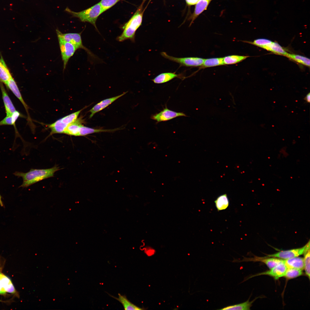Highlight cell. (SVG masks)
Segmentation results:
<instances>
[{"label": "cell", "instance_id": "1", "mask_svg": "<svg viewBox=\"0 0 310 310\" xmlns=\"http://www.w3.org/2000/svg\"><path fill=\"white\" fill-rule=\"evenodd\" d=\"M151 0L149 1L144 8V5L146 0H142L134 14L123 26V32L117 37V40L122 42L130 39L132 41H135L136 32L142 25L144 13Z\"/></svg>", "mask_w": 310, "mask_h": 310}, {"label": "cell", "instance_id": "2", "mask_svg": "<svg viewBox=\"0 0 310 310\" xmlns=\"http://www.w3.org/2000/svg\"><path fill=\"white\" fill-rule=\"evenodd\" d=\"M60 169L59 167L56 165L47 169L32 168L26 173L16 171L13 175L22 178L23 183L19 187L26 188L41 181L53 177L55 173Z\"/></svg>", "mask_w": 310, "mask_h": 310}, {"label": "cell", "instance_id": "3", "mask_svg": "<svg viewBox=\"0 0 310 310\" xmlns=\"http://www.w3.org/2000/svg\"><path fill=\"white\" fill-rule=\"evenodd\" d=\"M65 11L71 15L73 17L79 18L83 22H88L93 25L98 30L96 22L99 16L103 12L99 2L85 10L75 12L67 7Z\"/></svg>", "mask_w": 310, "mask_h": 310}, {"label": "cell", "instance_id": "4", "mask_svg": "<svg viewBox=\"0 0 310 310\" xmlns=\"http://www.w3.org/2000/svg\"><path fill=\"white\" fill-rule=\"evenodd\" d=\"M161 55L164 58L179 64L181 65L187 67L201 66L205 59L197 57L178 58L170 56L164 52Z\"/></svg>", "mask_w": 310, "mask_h": 310}, {"label": "cell", "instance_id": "5", "mask_svg": "<svg viewBox=\"0 0 310 310\" xmlns=\"http://www.w3.org/2000/svg\"><path fill=\"white\" fill-rule=\"evenodd\" d=\"M58 37L64 40L73 44L77 49H82L85 50L92 56V53L83 45L81 36V33H63L57 28L56 30Z\"/></svg>", "mask_w": 310, "mask_h": 310}, {"label": "cell", "instance_id": "6", "mask_svg": "<svg viewBox=\"0 0 310 310\" xmlns=\"http://www.w3.org/2000/svg\"><path fill=\"white\" fill-rule=\"evenodd\" d=\"M310 249L309 241L303 247L297 249L280 251L276 253L268 255L267 257H277L284 259H288L298 257L304 254Z\"/></svg>", "mask_w": 310, "mask_h": 310}, {"label": "cell", "instance_id": "7", "mask_svg": "<svg viewBox=\"0 0 310 310\" xmlns=\"http://www.w3.org/2000/svg\"><path fill=\"white\" fill-rule=\"evenodd\" d=\"M58 38L63 62V69L64 70L70 58L73 55L77 49L71 44L60 38L58 37Z\"/></svg>", "mask_w": 310, "mask_h": 310}, {"label": "cell", "instance_id": "8", "mask_svg": "<svg viewBox=\"0 0 310 310\" xmlns=\"http://www.w3.org/2000/svg\"><path fill=\"white\" fill-rule=\"evenodd\" d=\"M186 116L182 112H177L170 110L167 108H164L158 113L151 116V118L158 122L171 120L179 117Z\"/></svg>", "mask_w": 310, "mask_h": 310}, {"label": "cell", "instance_id": "9", "mask_svg": "<svg viewBox=\"0 0 310 310\" xmlns=\"http://www.w3.org/2000/svg\"><path fill=\"white\" fill-rule=\"evenodd\" d=\"M287 269L284 262L270 269V270L251 276L245 278L242 282L253 277L261 275H269L273 277L276 280L278 279L280 277L284 276Z\"/></svg>", "mask_w": 310, "mask_h": 310}, {"label": "cell", "instance_id": "10", "mask_svg": "<svg viewBox=\"0 0 310 310\" xmlns=\"http://www.w3.org/2000/svg\"><path fill=\"white\" fill-rule=\"evenodd\" d=\"M284 260L276 258V257L271 258L259 257H255L253 258H247L243 257V259L241 260H239L234 258L233 262H242L243 261H259L263 262L271 269L276 266L279 264L284 262Z\"/></svg>", "mask_w": 310, "mask_h": 310}, {"label": "cell", "instance_id": "11", "mask_svg": "<svg viewBox=\"0 0 310 310\" xmlns=\"http://www.w3.org/2000/svg\"><path fill=\"white\" fill-rule=\"evenodd\" d=\"M2 268L0 269V289L2 295L6 292L13 294L16 293V291L11 280L1 272Z\"/></svg>", "mask_w": 310, "mask_h": 310}, {"label": "cell", "instance_id": "12", "mask_svg": "<svg viewBox=\"0 0 310 310\" xmlns=\"http://www.w3.org/2000/svg\"><path fill=\"white\" fill-rule=\"evenodd\" d=\"M127 92L118 96L104 100L94 105L90 111V118H91L96 113L104 109L118 98L121 97Z\"/></svg>", "mask_w": 310, "mask_h": 310}, {"label": "cell", "instance_id": "13", "mask_svg": "<svg viewBox=\"0 0 310 310\" xmlns=\"http://www.w3.org/2000/svg\"><path fill=\"white\" fill-rule=\"evenodd\" d=\"M0 87L6 116H11L16 109L2 83L0 82Z\"/></svg>", "mask_w": 310, "mask_h": 310}, {"label": "cell", "instance_id": "14", "mask_svg": "<svg viewBox=\"0 0 310 310\" xmlns=\"http://www.w3.org/2000/svg\"><path fill=\"white\" fill-rule=\"evenodd\" d=\"M212 0H199L195 5L193 13L189 19L191 20L190 26L204 11L206 10Z\"/></svg>", "mask_w": 310, "mask_h": 310}, {"label": "cell", "instance_id": "15", "mask_svg": "<svg viewBox=\"0 0 310 310\" xmlns=\"http://www.w3.org/2000/svg\"><path fill=\"white\" fill-rule=\"evenodd\" d=\"M5 84L21 102L28 113V106L24 101L17 85L12 77Z\"/></svg>", "mask_w": 310, "mask_h": 310}, {"label": "cell", "instance_id": "16", "mask_svg": "<svg viewBox=\"0 0 310 310\" xmlns=\"http://www.w3.org/2000/svg\"><path fill=\"white\" fill-rule=\"evenodd\" d=\"M83 122V120L81 118H78L67 126L63 133L70 135L78 136L80 127L82 125Z\"/></svg>", "mask_w": 310, "mask_h": 310}, {"label": "cell", "instance_id": "17", "mask_svg": "<svg viewBox=\"0 0 310 310\" xmlns=\"http://www.w3.org/2000/svg\"><path fill=\"white\" fill-rule=\"evenodd\" d=\"M284 263L287 268H295L303 270L304 269L303 258L295 257L286 259Z\"/></svg>", "mask_w": 310, "mask_h": 310}, {"label": "cell", "instance_id": "18", "mask_svg": "<svg viewBox=\"0 0 310 310\" xmlns=\"http://www.w3.org/2000/svg\"><path fill=\"white\" fill-rule=\"evenodd\" d=\"M180 76L179 74L171 72H166L161 73L152 80L155 84H160L168 82L176 78H179Z\"/></svg>", "mask_w": 310, "mask_h": 310}, {"label": "cell", "instance_id": "19", "mask_svg": "<svg viewBox=\"0 0 310 310\" xmlns=\"http://www.w3.org/2000/svg\"><path fill=\"white\" fill-rule=\"evenodd\" d=\"M12 75L3 58L0 59V82L5 84Z\"/></svg>", "mask_w": 310, "mask_h": 310}, {"label": "cell", "instance_id": "20", "mask_svg": "<svg viewBox=\"0 0 310 310\" xmlns=\"http://www.w3.org/2000/svg\"><path fill=\"white\" fill-rule=\"evenodd\" d=\"M117 128L111 129H95L82 125L80 127L78 136H84L94 133L101 132H112L120 130Z\"/></svg>", "mask_w": 310, "mask_h": 310}, {"label": "cell", "instance_id": "21", "mask_svg": "<svg viewBox=\"0 0 310 310\" xmlns=\"http://www.w3.org/2000/svg\"><path fill=\"white\" fill-rule=\"evenodd\" d=\"M214 202L218 211L226 209L229 204V199L226 194L219 196L214 201Z\"/></svg>", "mask_w": 310, "mask_h": 310}, {"label": "cell", "instance_id": "22", "mask_svg": "<svg viewBox=\"0 0 310 310\" xmlns=\"http://www.w3.org/2000/svg\"><path fill=\"white\" fill-rule=\"evenodd\" d=\"M263 48L276 54L285 56L288 53L279 44L276 42H272L264 46Z\"/></svg>", "mask_w": 310, "mask_h": 310}, {"label": "cell", "instance_id": "23", "mask_svg": "<svg viewBox=\"0 0 310 310\" xmlns=\"http://www.w3.org/2000/svg\"><path fill=\"white\" fill-rule=\"evenodd\" d=\"M112 297L120 302L123 305L125 310H142V309L137 307L130 302L124 295L118 294L119 297L117 298L110 295Z\"/></svg>", "mask_w": 310, "mask_h": 310}, {"label": "cell", "instance_id": "24", "mask_svg": "<svg viewBox=\"0 0 310 310\" xmlns=\"http://www.w3.org/2000/svg\"><path fill=\"white\" fill-rule=\"evenodd\" d=\"M223 57L205 59L201 68H204L224 65Z\"/></svg>", "mask_w": 310, "mask_h": 310}, {"label": "cell", "instance_id": "25", "mask_svg": "<svg viewBox=\"0 0 310 310\" xmlns=\"http://www.w3.org/2000/svg\"><path fill=\"white\" fill-rule=\"evenodd\" d=\"M249 299L247 301L243 303L234 305H229L224 307L222 309H218L222 310H250V307L252 306V304L254 300L252 301L251 302H249Z\"/></svg>", "mask_w": 310, "mask_h": 310}, {"label": "cell", "instance_id": "26", "mask_svg": "<svg viewBox=\"0 0 310 310\" xmlns=\"http://www.w3.org/2000/svg\"><path fill=\"white\" fill-rule=\"evenodd\" d=\"M249 57L247 56L231 55L223 57L224 65H231L239 63Z\"/></svg>", "mask_w": 310, "mask_h": 310}, {"label": "cell", "instance_id": "27", "mask_svg": "<svg viewBox=\"0 0 310 310\" xmlns=\"http://www.w3.org/2000/svg\"><path fill=\"white\" fill-rule=\"evenodd\" d=\"M286 57L299 63L310 66V59L306 57L298 55L288 53Z\"/></svg>", "mask_w": 310, "mask_h": 310}, {"label": "cell", "instance_id": "28", "mask_svg": "<svg viewBox=\"0 0 310 310\" xmlns=\"http://www.w3.org/2000/svg\"><path fill=\"white\" fill-rule=\"evenodd\" d=\"M303 274L302 270L295 268H287L284 276L288 279H292Z\"/></svg>", "mask_w": 310, "mask_h": 310}, {"label": "cell", "instance_id": "29", "mask_svg": "<svg viewBox=\"0 0 310 310\" xmlns=\"http://www.w3.org/2000/svg\"><path fill=\"white\" fill-rule=\"evenodd\" d=\"M122 0H101L99 3L104 12Z\"/></svg>", "mask_w": 310, "mask_h": 310}, {"label": "cell", "instance_id": "30", "mask_svg": "<svg viewBox=\"0 0 310 310\" xmlns=\"http://www.w3.org/2000/svg\"><path fill=\"white\" fill-rule=\"evenodd\" d=\"M304 269L306 275L310 278V249L304 254Z\"/></svg>", "mask_w": 310, "mask_h": 310}, {"label": "cell", "instance_id": "31", "mask_svg": "<svg viewBox=\"0 0 310 310\" xmlns=\"http://www.w3.org/2000/svg\"><path fill=\"white\" fill-rule=\"evenodd\" d=\"M272 42V41L268 39L259 38L255 40L253 42H247L263 48L264 46Z\"/></svg>", "mask_w": 310, "mask_h": 310}, {"label": "cell", "instance_id": "32", "mask_svg": "<svg viewBox=\"0 0 310 310\" xmlns=\"http://www.w3.org/2000/svg\"><path fill=\"white\" fill-rule=\"evenodd\" d=\"M3 125H13L11 116H6L0 121V126Z\"/></svg>", "mask_w": 310, "mask_h": 310}, {"label": "cell", "instance_id": "33", "mask_svg": "<svg viewBox=\"0 0 310 310\" xmlns=\"http://www.w3.org/2000/svg\"><path fill=\"white\" fill-rule=\"evenodd\" d=\"M21 116V113L18 111H16L11 115L12 121L13 126H15V122L19 117Z\"/></svg>", "mask_w": 310, "mask_h": 310}, {"label": "cell", "instance_id": "34", "mask_svg": "<svg viewBox=\"0 0 310 310\" xmlns=\"http://www.w3.org/2000/svg\"><path fill=\"white\" fill-rule=\"evenodd\" d=\"M199 0H185L186 4L188 5H195Z\"/></svg>", "mask_w": 310, "mask_h": 310}, {"label": "cell", "instance_id": "35", "mask_svg": "<svg viewBox=\"0 0 310 310\" xmlns=\"http://www.w3.org/2000/svg\"><path fill=\"white\" fill-rule=\"evenodd\" d=\"M304 100L307 102L309 103L310 102V93L309 92L304 98Z\"/></svg>", "mask_w": 310, "mask_h": 310}, {"label": "cell", "instance_id": "36", "mask_svg": "<svg viewBox=\"0 0 310 310\" xmlns=\"http://www.w3.org/2000/svg\"><path fill=\"white\" fill-rule=\"evenodd\" d=\"M2 266L1 265V264H0V269H1V268H2ZM0 295H2V292H1L0 289Z\"/></svg>", "mask_w": 310, "mask_h": 310}]
</instances>
